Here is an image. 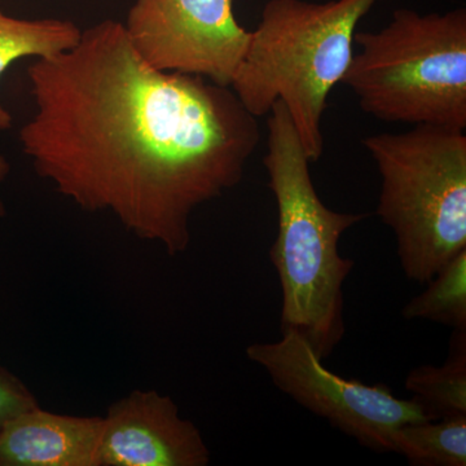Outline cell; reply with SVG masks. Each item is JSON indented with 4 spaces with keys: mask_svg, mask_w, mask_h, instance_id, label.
Here are the masks:
<instances>
[{
    "mask_svg": "<svg viewBox=\"0 0 466 466\" xmlns=\"http://www.w3.org/2000/svg\"><path fill=\"white\" fill-rule=\"evenodd\" d=\"M101 428L103 417L33 408L0 428V466H96Z\"/></svg>",
    "mask_w": 466,
    "mask_h": 466,
    "instance_id": "9c48e42d",
    "label": "cell"
},
{
    "mask_svg": "<svg viewBox=\"0 0 466 466\" xmlns=\"http://www.w3.org/2000/svg\"><path fill=\"white\" fill-rule=\"evenodd\" d=\"M81 34L72 21L20 20L7 16L0 8V76L20 58L51 57L69 50ZM12 122L11 113L0 104V131L9 130Z\"/></svg>",
    "mask_w": 466,
    "mask_h": 466,
    "instance_id": "30bf717a",
    "label": "cell"
},
{
    "mask_svg": "<svg viewBox=\"0 0 466 466\" xmlns=\"http://www.w3.org/2000/svg\"><path fill=\"white\" fill-rule=\"evenodd\" d=\"M11 173V165H9L7 157L0 153V218L5 217L7 208H5V200L2 198V186Z\"/></svg>",
    "mask_w": 466,
    "mask_h": 466,
    "instance_id": "9a60e30c",
    "label": "cell"
},
{
    "mask_svg": "<svg viewBox=\"0 0 466 466\" xmlns=\"http://www.w3.org/2000/svg\"><path fill=\"white\" fill-rule=\"evenodd\" d=\"M342 84L380 121L466 128V9H397L380 32H357Z\"/></svg>",
    "mask_w": 466,
    "mask_h": 466,
    "instance_id": "277c9868",
    "label": "cell"
},
{
    "mask_svg": "<svg viewBox=\"0 0 466 466\" xmlns=\"http://www.w3.org/2000/svg\"><path fill=\"white\" fill-rule=\"evenodd\" d=\"M379 0H268L231 90L254 116L287 106L309 162L323 155L321 118L354 56L359 21Z\"/></svg>",
    "mask_w": 466,
    "mask_h": 466,
    "instance_id": "3957f363",
    "label": "cell"
},
{
    "mask_svg": "<svg viewBox=\"0 0 466 466\" xmlns=\"http://www.w3.org/2000/svg\"><path fill=\"white\" fill-rule=\"evenodd\" d=\"M27 76L35 113L18 139L36 174L168 256L188 249L193 211L241 182L259 144L231 87L155 69L118 21L36 58Z\"/></svg>",
    "mask_w": 466,
    "mask_h": 466,
    "instance_id": "6da1fadb",
    "label": "cell"
},
{
    "mask_svg": "<svg viewBox=\"0 0 466 466\" xmlns=\"http://www.w3.org/2000/svg\"><path fill=\"white\" fill-rule=\"evenodd\" d=\"M363 144L382 177L377 216L394 232L408 280L426 284L466 250V135L416 125Z\"/></svg>",
    "mask_w": 466,
    "mask_h": 466,
    "instance_id": "5b68a950",
    "label": "cell"
},
{
    "mask_svg": "<svg viewBox=\"0 0 466 466\" xmlns=\"http://www.w3.org/2000/svg\"><path fill=\"white\" fill-rule=\"evenodd\" d=\"M443 366H421L408 373L406 389L435 420L466 416V330H453Z\"/></svg>",
    "mask_w": 466,
    "mask_h": 466,
    "instance_id": "8fae6325",
    "label": "cell"
},
{
    "mask_svg": "<svg viewBox=\"0 0 466 466\" xmlns=\"http://www.w3.org/2000/svg\"><path fill=\"white\" fill-rule=\"evenodd\" d=\"M36 407H39L38 400L25 383L0 366V428L14 417Z\"/></svg>",
    "mask_w": 466,
    "mask_h": 466,
    "instance_id": "5bb4252c",
    "label": "cell"
},
{
    "mask_svg": "<svg viewBox=\"0 0 466 466\" xmlns=\"http://www.w3.org/2000/svg\"><path fill=\"white\" fill-rule=\"evenodd\" d=\"M392 443L410 465L465 466L466 416L401 425Z\"/></svg>",
    "mask_w": 466,
    "mask_h": 466,
    "instance_id": "7c38bea8",
    "label": "cell"
},
{
    "mask_svg": "<svg viewBox=\"0 0 466 466\" xmlns=\"http://www.w3.org/2000/svg\"><path fill=\"white\" fill-rule=\"evenodd\" d=\"M268 115L263 165L278 205V238L269 258L283 293L281 332L299 333L324 360L345 336L342 287L355 266L339 254V238L370 216L325 207L283 101H275Z\"/></svg>",
    "mask_w": 466,
    "mask_h": 466,
    "instance_id": "7a4b0ae2",
    "label": "cell"
},
{
    "mask_svg": "<svg viewBox=\"0 0 466 466\" xmlns=\"http://www.w3.org/2000/svg\"><path fill=\"white\" fill-rule=\"evenodd\" d=\"M275 342L248 346L247 357L268 373L279 390L373 452H394L401 425L435 421L416 400H400L385 385L345 379L324 366L309 343L293 330Z\"/></svg>",
    "mask_w": 466,
    "mask_h": 466,
    "instance_id": "8992f818",
    "label": "cell"
},
{
    "mask_svg": "<svg viewBox=\"0 0 466 466\" xmlns=\"http://www.w3.org/2000/svg\"><path fill=\"white\" fill-rule=\"evenodd\" d=\"M208 451L198 426L182 419L167 395L134 390L103 417L96 466H205Z\"/></svg>",
    "mask_w": 466,
    "mask_h": 466,
    "instance_id": "ba28073f",
    "label": "cell"
},
{
    "mask_svg": "<svg viewBox=\"0 0 466 466\" xmlns=\"http://www.w3.org/2000/svg\"><path fill=\"white\" fill-rule=\"evenodd\" d=\"M421 294L404 306L407 320L424 319L453 330H466V250L441 267Z\"/></svg>",
    "mask_w": 466,
    "mask_h": 466,
    "instance_id": "4fadbf2b",
    "label": "cell"
},
{
    "mask_svg": "<svg viewBox=\"0 0 466 466\" xmlns=\"http://www.w3.org/2000/svg\"><path fill=\"white\" fill-rule=\"evenodd\" d=\"M124 26L150 66L223 87L231 86L251 36L236 20L232 0H135Z\"/></svg>",
    "mask_w": 466,
    "mask_h": 466,
    "instance_id": "52a82bcc",
    "label": "cell"
}]
</instances>
